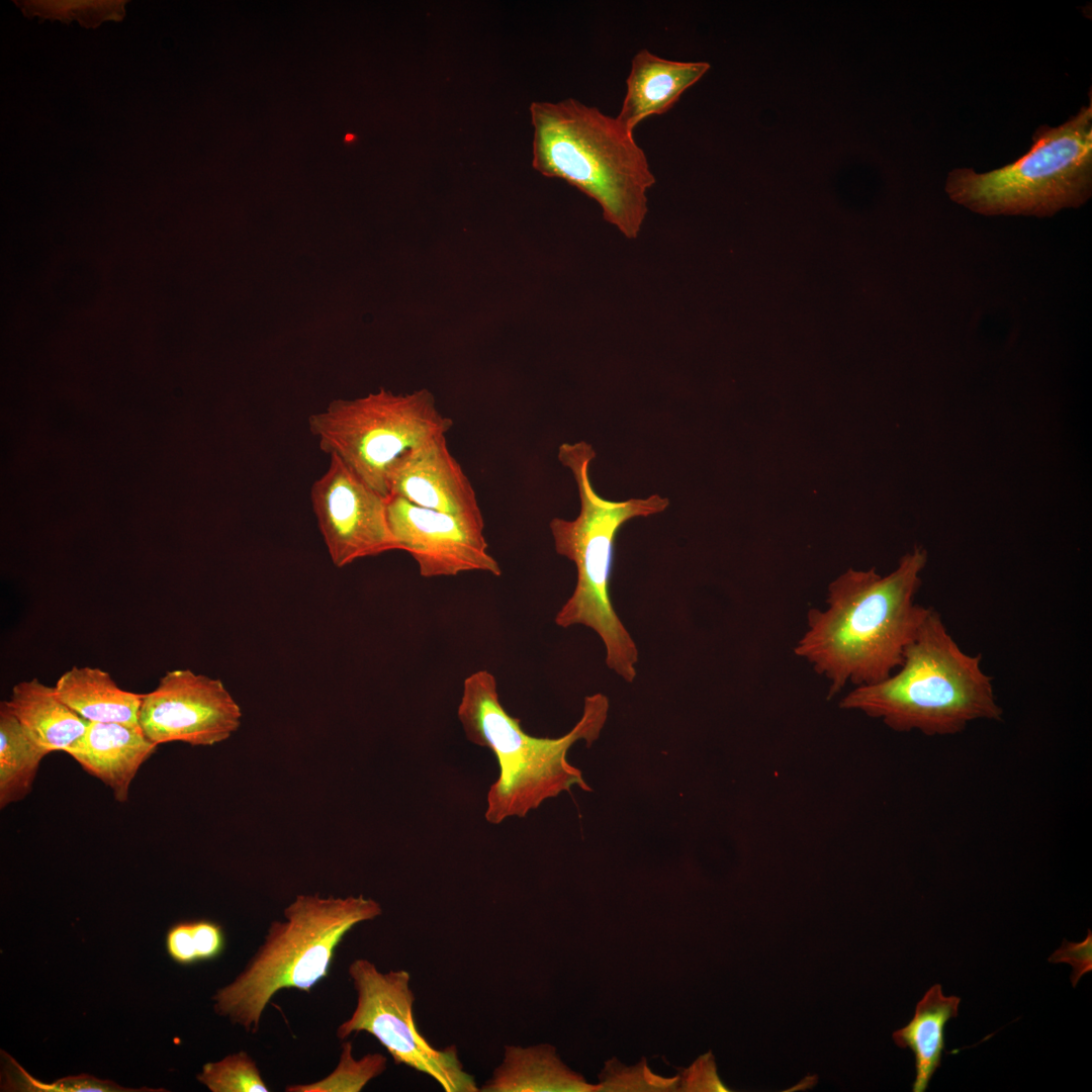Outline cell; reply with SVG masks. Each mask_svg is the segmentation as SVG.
<instances>
[{
  "mask_svg": "<svg viewBox=\"0 0 1092 1092\" xmlns=\"http://www.w3.org/2000/svg\"><path fill=\"white\" fill-rule=\"evenodd\" d=\"M54 690L63 703L88 722L140 726L143 694L120 689L100 668L73 666L59 677Z\"/></svg>",
  "mask_w": 1092,
  "mask_h": 1092,
  "instance_id": "18",
  "label": "cell"
},
{
  "mask_svg": "<svg viewBox=\"0 0 1092 1092\" xmlns=\"http://www.w3.org/2000/svg\"><path fill=\"white\" fill-rule=\"evenodd\" d=\"M595 457L593 446L584 441L564 443L558 449L559 461L570 469L576 481L580 512L572 521L554 518L549 525L556 552L571 560L577 569L576 585L556 614L555 623L563 628L582 625L593 629L604 643L607 666L632 682L637 673L638 648L610 597L615 540L627 521L661 513L669 500L658 494L623 502L602 497L589 479V463Z\"/></svg>",
  "mask_w": 1092,
  "mask_h": 1092,
  "instance_id": "5",
  "label": "cell"
},
{
  "mask_svg": "<svg viewBox=\"0 0 1092 1092\" xmlns=\"http://www.w3.org/2000/svg\"><path fill=\"white\" fill-rule=\"evenodd\" d=\"M165 945L175 963L189 966L219 957L224 949L225 936L222 927L214 921H181L169 928Z\"/></svg>",
  "mask_w": 1092,
  "mask_h": 1092,
  "instance_id": "22",
  "label": "cell"
},
{
  "mask_svg": "<svg viewBox=\"0 0 1092 1092\" xmlns=\"http://www.w3.org/2000/svg\"><path fill=\"white\" fill-rule=\"evenodd\" d=\"M926 562L916 546L887 575L849 568L829 583L826 609L809 610L794 652L829 680V698L848 682L882 681L902 664L930 610L915 603Z\"/></svg>",
  "mask_w": 1092,
  "mask_h": 1092,
  "instance_id": "1",
  "label": "cell"
},
{
  "mask_svg": "<svg viewBox=\"0 0 1092 1092\" xmlns=\"http://www.w3.org/2000/svg\"><path fill=\"white\" fill-rule=\"evenodd\" d=\"M157 746L140 726L88 722L84 736L69 755L109 787L117 802L124 803L138 770Z\"/></svg>",
  "mask_w": 1092,
  "mask_h": 1092,
  "instance_id": "15",
  "label": "cell"
},
{
  "mask_svg": "<svg viewBox=\"0 0 1092 1092\" xmlns=\"http://www.w3.org/2000/svg\"><path fill=\"white\" fill-rule=\"evenodd\" d=\"M381 914V905L363 895H297L284 909V920L271 922L262 944L240 974L215 992V1013L247 1033H257L276 993L287 988L309 993L328 977L335 950L346 934Z\"/></svg>",
  "mask_w": 1092,
  "mask_h": 1092,
  "instance_id": "6",
  "label": "cell"
},
{
  "mask_svg": "<svg viewBox=\"0 0 1092 1092\" xmlns=\"http://www.w3.org/2000/svg\"><path fill=\"white\" fill-rule=\"evenodd\" d=\"M239 704L218 678L190 669L167 671L155 690L143 694L139 724L155 744L180 741L210 746L241 726Z\"/></svg>",
  "mask_w": 1092,
  "mask_h": 1092,
  "instance_id": "11",
  "label": "cell"
},
{
  "mask_svg": "<svg viewBox=\"0 0 1092 1092\" xmlns=\"http://www.w3.org/2000/svg\"><path fill=\"white\" fill-rule=\"evenodd\" d=\"M960 1003V997L944 996L941 986L935 984L917 1003L913 1018L893 1033L894 1042L899 1048L910 1049L914 1054L916 1077L913 1092L926 1091L934 1072L940 1067L945 1045V1025L950 1018L958 1016Z\"/></svg>",
  "mask_w": 1092,
  "mask_h": 1092,
  "instance_id": "19",
  "label": "cell"
},
{
  "mask_svg": "<svg viewBox=\"0 0 1092 1092\" xmlns=\"http://www.w3.org/2000/svg\"><path fill=\"white\" fill-rule=\"evenodd\" d=\"M482 1092H590V1085L571 1071L547 1043L523 1048L506 1045L500 1064L481 1086Z\"/></svg>",
  "mask_w": 1092,
  "mask_h": 1092,
  "instance_id": "16",
  "label": "cell"
},
{
  "mask_svg": "<svg viewBox=\"0 0 1092 1092\" xmlns=\"http://www.w3.org/2000/svg\"><path fill=\"white\" fill-rule=\"evenodd\" d=\"M387 519L399 550L413 556L423 577L467 571L502 575L488 552L484 521L422 508L397 495L388 496Z\"/></svg>",
  "mask_w": 1092,
  "mask_h": 1092,
  "instance_id": "12",
  "label": "cell"
},
{
  "mask_svg": "<svg viewBox=\"0 0 1092 1092\" xmlns=\"http://www.w3.org/2000/svg\"><path fill=\"white\" fill-rule=\"evenodd\" d=\"M609 707L607 696H587L582 715L569 732L557 738L535 737L504 709L491 672L478 670L468 675L458 719L467 739L490 749L498 763V777L487 792L486 821L499 824L510 817L523 818L574 786L589 792L581 770L569 763L567 753L577 741L584 740L589 747L600 737Z\"/></svg>",
  "mask_w": 1092,
  "mask_h": 1092,
  "instance_id": "3",
  "label": "cell"
},
{
  "mask_svg": "<svg viewBox=\"0 0 1092 1092\" xmlns=\"http://www.w3.org/2000/svg\"><path fill=\"white\" fill-rule=\"evenodd\" d=\"M678 1078L654 1075L644 1063L626 1068L613 1060L601 1075L600 1091H670L679 1086Z\"/></svg>",
  "mask_w": 1092,
  "mask_h": 1092,
  "instance_id": "24",
  "label": "cell"
},
{
  "mask_svg": "<svg viewBox=\"0 0 1092 1092\" xmlns=\"http://www.w3.org/2000/svg\"><path fill=\"white\" fill-rule=\"evenodd\" d=\"M1092 935L1088 929L1086 938L1080 943L1063 941V944L1049 959L1051 963H1068L1073 972L1071 982L1076 987L1079 980L1092 970Z\"/></svg>",
  "mask_w": 1092,
  "mask_h": 1092,
  "instance_id": "26",
  "label": "cell"
},
{
  "mask_svg": "<svg viewBox=\"0 0 1092 1092\" xmlns=\"http://www.w3.org/2000/svg\"><path fill=\"white\" fill-rule=\"evenodd\" d=\"M710 69L706 62H678L647 50L632 59L627 90L617 121L633 132L646 117L667 112L681 94Z\"/></svg>",
  "mask_w": 1092,
  "mask_h": 1092,
  "instance_id": "14",
  "label": "cell"
},
{
  "mask_svg": "<svg viewBox=\"0 0 1092 1092\" xmlns=\"http://www.w3.org/2000/svg\"><path fill=\"white\" fill-rule=\"evenodd\" d=\"M11 1064L14 1066L12 1069L16 1077L14 1078L15 1087L22 1091H44V1092H124V1091H160L159 1089H126L115 1084L112 1081L100 1080L93 1076L81 1074L79 1076L67 1077L60 1079L53 1083H42L39 1080L32 1078L24 1069H22L14 1060L10 1059Z\"/></svg>",
  "mask_w": 1092,
  "mask_h": 1092,
  "instance_id": "25",
  "label": "cell"
},
{
  "mask_svg": "<svg viewBox=\"0 0 1092 1092\" xmlns=\"http://www.w3.org/2000/svg\"><path fill=\"white\" fill-rule=\"evenodd\" d=\"M339 1062L325 1078L312 1083L288 1085L286 1092H359L387 1068V1058L379 1053L355 1059L350 1040L342 1041Z\"/></svg>",
  "mask_w": 1092,
  "mask_h": 1092,
  "instance_id": "21",
  "label": "cell"
},
{
  "mask_svg": "<svg viewBox=\"0 0 1092 1092\" xmlns=\"http://www.w3.org/2000/svg\"><path fill=\"white\" fill-rule=\"evenodd\" d=\"M321 449L335 455L371 487L389 496L388 478L408 451L452 428L428 389L394 394L385 389L332 401L308 420Z\"/></svg>",
  "mask_w": 1092,
  "mask_h": 1092,
  "instance_id": "8",
  "label": "cell"
},
{
  "mask_svg": "<svg viewBox=\"0 0 1092 1092\" xmlns=\"http://www.w3.org/2000/svg\"><path fill=\"white\" fill-rule=\"evenodd\" d=\"M387 500L340 458L330 455L327 470L311 485L310 502L335 566L399 550L388 524Z\"/></svg>",
  "mask_w": 1092,
  "mask_h": 1092,
  "instance_id": "10",
  "label": "cell"
},
{
  "mask_svg": "<svg viewBox=\"0 0 1092 1092\" xmlns=\"http://www.w3.org/2000/svg\"><path fill=\"white\" fill-rule=\"evenodd\" d=\"M529 112L533 168L597 201L609 223L627 239L637 238L655 177L633 132L573 98L533 101Z\"/></svg>",
  "mask_w": 1092,
  "mask_h": 1092,
  "instance_id": "2",
  "label": "cell"
},
{
  "mask_svg": "<svg viewBox=\"0 0 1092 1092\" xmlns=\"http://www.w3.org/2000/svg\"><path fill=\"white\" fill-rule=\"evenodd\" d=\"M49 753L25 731L6 701L0 704V807L25 798Z\"/></svg>",
  "mask_w": 1092,
  "mask_h": 1092,
  "instance_id": "20",
  "label": "cell"
},
{
  "mask_svg": "<svg viewBox=\"0 0 1092 1092\" xmlns=\"http://www.w3.org/2000/svg\"><path fill=\"white\" fill-rule=\"evenodd\" d=\"M1091 184L1090 103L1059 126H1039L1028 152L1012 164L981 174L954 169L945 190L953 201L985 215L1051 216L1082 205Z\"/></svg>",
  "mask_w": 1092,
  "mask_h": 1092,
  "instance_id": "7",
  "label": "cell"
},
{
  "mask_svg": "<svg viewBox=\"0 0 1092 1092\" xmlns=\"http://www.w3.org/2000/svg\"><path fill=\"white\" fill-rule=\"evenodd\" d=\"M357 1000L351 1016L336 1030L341 1041L361 1031L373 1035L391 1056L435 1080L445 1092H478L472 1075L464 1070L455 1045L433 1046L418 1030L414 1017L415 994L405 970L381 972L367 959L348 968Z\"/></svg>",
  "mask_w": 1092,
  "mask_h": 1092,
  "instance_id": "9",
  "label": "cell"
},
{
  "mask_svg": "<svg viewBox=\"0 0 1092 1092\" xmlns=\"http://www.w3.org/2000/svg\"><path fill=\"white\" fill-rule=\"evenodd\" d=\"M389 495L451 515L484 521L476 492L461 465L450 453L446 435L408 451L393 466Z\"/></svg>",
  "mask_w": 1092,
  "mask_h": 1092,
  "instance_id": "13",
  "label": "cell"
},
{
  "mask_svg": "<svg viewBox=\"0 0 1092 1092\" xmlns=\"http://www.w3.org/2000/svg\"><path fill=\"white\" fill-rule=\"evenodd\" d=\"M840 707L880 719L895 731L929 736L952 735L970 722L998 721L1003 714L981 655L966 653L932 608L899 668L882 681L855 687Z\"/></svg>",
  "mask_w": 1092,
  "mask_h": 1092,
  "instance_id": "4",
  "label": "cell"
},
{
  "mask_svg": "<svg viewBox=\"0 0 1092 1092\" xmlns=\"http://www.w3.org/2000/svg\"><path fill=\"white\" fill-rule=\"evenodd\" d=\"M6 702L25 731L48 753L62 750L69 754L88 727V721L58 698L54 687L37 678L16 684Z\"/></svg>",
  "mask_w": 1092,
  "mask_h": 1092,
  "instance_id": "17",
  "label": "cell"
},
{
  "mask_svg": "<svg viewBox=\"0 0 1092 1092\" xmlns=\"http://www.w3.org/2000/svg\"><path fill=\"white\" fill-rule=\"evenodd\" d=\"M197 1080L211 1092H268L254 1059L240 1051L203 1065Z\"/></svg>",
  "mask_w": 1092,
  "mask_h": 1092,
  "instance_id": "23",
  "label": "cell"
}]
</instances>
